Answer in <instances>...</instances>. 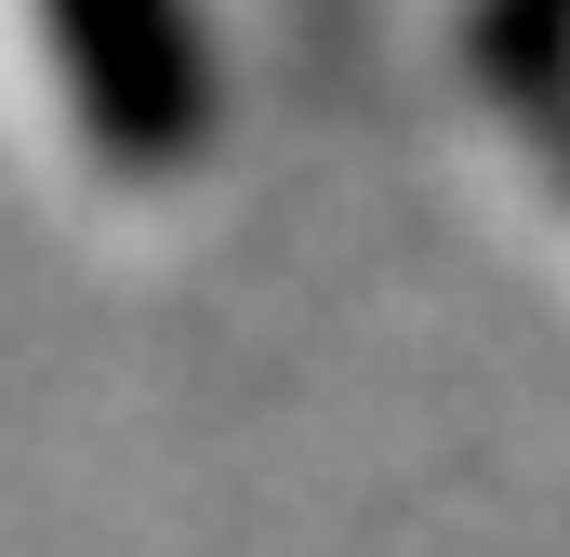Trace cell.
Masks as SVG:
<instances>
[{
	"label": "cell",
	"mask_w": 570,
	"mask_h": 557,
	"mask_svg": "<svg viewBox=\"0 0 570 557\" xmlns=\"http://www.w3.org/2000/svg\"><path fill=\"white\" fill-rule=\"evenodd\" d=\"M53 80L120 173H186L213 134V53L186 0H40Z\"/></svg>",
	"instance_id": "cell-1"
}]
</instances>
